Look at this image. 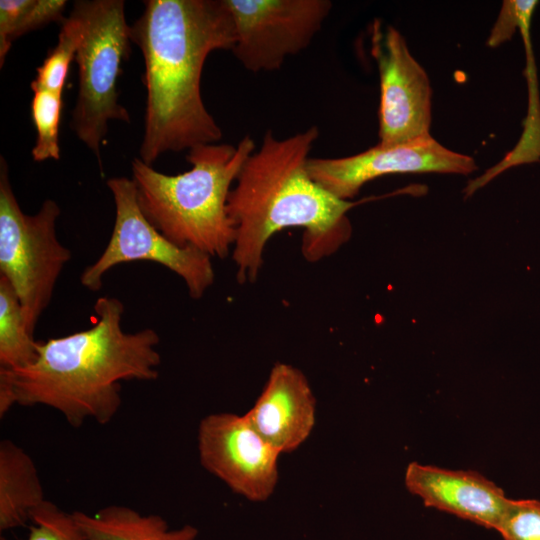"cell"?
<instances>
[{"instance_id": "obj_8", "label": "cell", "mask_w": 540, "mask_h": 540, "mask_svg": "<svg viewBox=\"0 0 540 540\" xmlns=\"http://www.w3.org/2000/svg\"><path fill=\"white\" fill-rule=\"evenodd\" d=\"M231 14L232 52L250 72L279 69L306 49L332 8L328 0H224Z\"/></svg>"}, {"instance_id": "obj_5", "label": "cell", "mask_w": 540, "mask_h": 540, "mask_svg": "<svg viewBox=\"0 0 540 540\" xmlns=\"http://www.w3.org/2000/svg\"><path fill=\"white\" fill-rule=\"evenodd\" d=\"M82 24L76 52L79 90L71 127L101 165V144L110 120L130 122L118 102L121 63L130 51L131 26L122 0H81L71 10Z\"/></svg>"}, {"instance_id": "obj_10", "label": "cell", "mask_w": 540, "mask_h": 540, "mask_svg": "<svg viewBox=\"0 0 540 540\" xmlns=\"http://www.w3.org/2000/svg\"><path fill=\"white\" fill-rule=\"evenodd\" d=\"M200 463L234 493L263 502L279 480L280 453L250 425L245 414L213 413L197 430Z\"/></svg>"}, {"instance_id": "obj_22", "label": "cell", "mask_w": 540, "mask_h": 540, "mask_svg": "<svg viewBox=\"0 0 540 540\" xmlns=\"http://www.w3.org/2000/svg\"><path fill=\"white\" fill-rule=\"evenodd\" d=\"M537 1L509 0L502 3L499 17L491 31L487 44L496 47L509 40L523 20L532 16L537 7Z\"/></svg>"}, {"instance_id": "obj_12", "label": "cell", "mask_w": 540, "mask_h": 540, "mask_svg": "<svg viewBox=\"0 0 540 540\" xmlns=\"http://www.w3.org/2000/svg\"><path fill=\"white\" fill-rule=\"evenodd\" d=\"M245 416L280 454L295 451L309 438L316 422V399L308 379L298 368L276 363Z\"/></svg>"}, {"instance_id": "obj_20", "label": "cell", "mask_w": 540, "mask_h": 540, "mask_svg": "<svg viewBox=\"0 0 540 540\" xmlns=\"http://www.w3.org/2000/svg\"><path fill=\"white\" fill-rule=\"evenodd\" d=\"M30 522L25 540H89L73 512H65L48 500L32 512Z\"/></svg>"}, {"instance_id": "obj_7", "label": "cell", "mask_w": 540, "mask_h": 540, "mask_svg": "<svg viewBox=\"0 0 540 540\" xmlns=\"http://www.w3.org/2000/svg\"><path fill=\"white\" fill-rule=\"evenodd\" d=\"M115 203V221L108 244L99 258L86 267L81 284L102 288L104 275L122 263L148 261L160 264L181 277L189 295L201 298L215 279L211 257L193 248H183L166 238L141 211L136 186L127 177L108 179Z\"/></svg>"}, {"instance_id": "obj_14", "label": "cell", "mask_w": 540, "mask_h": 540, "mask_svg": "<svg viewBox=\"0 0 540 540\" xmlns=\"http://www.w3.org/2000/svg\"><path fill=\"white\" fill-rule=\"evenodd\" d=\"M32 458L9 439L0 442V530L25 526L32 512L45 502Z\"/></svg>"}, {"instance_id": "obj_1", "label": "cell", "mask_w": 540, "mask_h": 540, "mask_svg": "<svg viewBox=\"0 0 540 540\" xmlns=\"http://www.w3.org/2000/svg\"><path fill=\"white\" fill-rule=\"evenodd\" d=\"M92 327L36 341V357L21 368H0V416L15 405H43L77 428L88 419L108 424L121 406V381L158 378L160 338L151 328L125 332L123 303L103 296Z\"/></svg>"}, {"instance_id": "obj_6", "label": "cell", "mask_w": 540, "mask_h": 540, "mask_svg": "<svg viewBox=\"0 0 540 540\" xmlns=\"http://www.w3.org/2000/svg\"><path fill=\"white\" fill-rule=\"evenodd\" d=\"M60 207L51 199L34 215L20 208L9 182L7 164H0V275L14 288L29 332L49 305L56 282L71 251L56 235Z\"/></svg>"}, {"instance_id": "obj_17", "label": "cell", "mask_w": 540, "mask_h": 540, "mask_svg": "<svg viewBox=\"0 0 540 540\" xmlns=\"http://www.w3.org/2000/svg\"><path fill=\"white\" fill-rule=\"evenodd\" d=\"M66 5L65 0H1L0 67L17 38L51 22L61 24Z\"/></svg>"}, {"instance_id": "obj_2", "label": "cell", "mask_w": 540, "mask_h": 540, "mask_svg": "<svg viewBox=\"0 0 540 540\" xmlns=\"http://www.w3.org/2000/svg\"><path fill=\"white\" fill-rule=\"evenodd\" d=\"M131 26L143 55L145 129L140 159L152 165L163 153L214 144L222 131L201 96L205 61L232 50L235 32L224 0H147Z\"/></svg>"}, {"instance_id": "obj_15", "label": "cell", "mask_w": 540, "mask_h": 540, "mask_svg": "<svg viewBox=\"0 0 540 540\" xmlns=\"http://www.w3.org/2000/svg\"><path fill=\"white\" fill-rule=\"evenodd\" d=\"M89 540H195L198 529L192 525L170 529L159 515H143L123 505H109L95 514L73 512Z\"/></svg>"}, {"instance_id": "obj_16", "label": "cell", "mask_w": 540, "mask_h": 540, "mask_svg": "<svg viewBox=\"0 0 540 540\" xmlns=\"http://www.w3.org/2000/svg\"><path fill=\"white\" fill-rule=\"evenodd\" d=\"M35 357L36 340L26 326L20 300L10 282L0 275V368H21Z\"/></svg>"}, {"instance_id": "obj_11", "label": "cell", "mask_w": 540, "mask_h": 540, "mask_svg": "<svg viewBox=\"0 0 540 540\" xmlns=\"http://www.w3.org/2000/svg\"><path fill=\"white\" fill-rule=\"evenodd\" d=\"M477 169L475 160L452 151L431 136L411 142L377 144L355 155L338 158H310L311 177L336 197L350 201L362 186L378 177L406 173L468 175Z\"/></svg>"}, {"instance_id": "obj_21", "label": "cell", "mask_w": 540, "mask_h": 540, "mask_svg": "<svg viewBox=\"0 0 540 540\" xmlns=\"http://www.w3.org/2000/svg\"><path fill=\"white\" fill-rule=\"evenodd\" d=\"M495 530L503 540H540V501L509 499Z\"/></svg>"}, {"instance_id": "obj_3", "label": "cell", "mask_w": 540, "mask_h": 540, "mask_svg": "<svg viewBox=\"0 0 540 540\" xmlns=\"http://www.w3.org/2000/svg\"><path fill=\"white\" fill-rule=\"evenodd\" d=\"M318 137L317 126L283 139L269 130L243 165L227 201L240 283L255 281L267 242L285 228L304 229L303 254L310 261L333 253L350 238L347 212L358 203L336 197L308 171Z\"/></svg>"}, {"instance_id": "obj_4", "label": "cell", "mask_w": 540, "mask_h": 540, "mask_svg": "<svg viewBox=\"0 0 540 540\" xmlns=\"http://www.w3.org/2000/svg\"><path fill=\"white\" fill-rule=\"evenodd\" d=\"M255 150L250 136L237 145H198L186 157L191 169L176 175L156 171L134 158L132 180L141 211L174 244L211 258L227 257L235 240V228L227 212L228 196Z\"/></svg>"}, {"instance_id": "obj_13", "label": "cell", "mask_w": 540, "mask_h": 540, "mask_svg": "<svg viewBox=\"0 0 540 540\" xmlns=\"http://www.w3.org/2000/svg\"><path fill=\"white\" fill-rule=\"evenodd\" d=\"M404 482L426 506L488 529H496L509 501L499 486L475 471L412 462L406 468Z\"/></svg>"}, {"instance_id": "obj_9", "label": "cell", "mask_w": 540, "mask_h": 540, "mask_svg": "<svg viewBox=\"0 0 540 540\" xmlns=\"http://www.w3.org/2000/svg\"><path fill=\"white\" fill-rule=\"evenodd\" d=\"M371 52L380 79L379 145L431 136L432 89L427 73L394 27L374 25Z\"/></svg>"}, {"instance_id": "obj_19", "label": "cell", "mask_w": 540, "mask_h": 540, "mask_svg": "<svg viewBox=\"0 0 540 540\" xmlns=\"http://www.w3.org/2000/svg\"><path fill=\"white\" fill-rule=\"evenodd\" d=\"M31 117L36 129V142L32 149L34 161L60 159L59 126L62 112V94L41 88H31Z\"/></svg>"}, {"instance_id": "obj_18", "label": "cell", "mask_w": 540, "mask_h": 540, "mask_svg": "<svg viewBox=\"0 0 540 540\" xmlns=\"http://www.w3.org/2000/svg\"><path fill=\"white\" fill-rule=\"evenodd\" d=\"M81 37V21L71 11L61 23L56 46L36 69V77L31 82V88H41L62 94L69 67L72 60L75 59Z\"/></svg>"}]
</instances>
